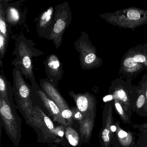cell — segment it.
Returning <instances> with one entry per match:
<instances>
[{"instance_id": "obj_1", "label": "cell", "mask_w": 147, "mask_h": 147, "mask_svg": "<svg viewBox=\"0 0 147 147\" xmlns=\"http://www.w3.org/2000/svg\"><path fill=\"white\" fill-rule=\"evenodd\" d=\"M15 45L14 54L16 57L12 62V65L19 67L22 75L26 79L29 80L35 91L38 86L33 71V58L42 54V53L35 49L33 41L27 39L23 34H20L16 38Z\"/></svg>"}, {"instance_id": "obj_2", "label": "cell", "mask_w": 147, "mask_h": 147, "mask_svg": "<svg viewBox=\"0 0 147 147\" xmlns=\"http://www.w3.org/2000/svg\"><path fill=\"white\" fill-rule=\"evenodd\" d=\"M13 78L16 106L24 117L26 123L30 126L34 107L31 99V89L24 80L20 69L17 66H15L13 69Z\"/></svg>"}, {"instance_id": "obj_3", "label": "cell", "mask_w": 147, "mask_h": 147, "mask_svg": "<svg viewBox=\"0 0 147 147\" xmlns=\"http://www.w3.org/2000/svg\"><path fill=\"white\" fill-rule=\"evenodd\" d=\"M99 16L108 23L121 27L133 28L147 23V10L136 7H129Z\"/></svg>"}, {"instance_id": "obj_4", "label": "cell", "mask_w": 147, "mask_h": 147, "mask_svg": "<svg viewBox=\"0 0 147 147\" xmlns=\"http://www.w3.org/2000/svg\"><path fill=\"white\" fill-rule=\"evenodd\" d=\"M16 106H13L0 96L1 124L14 147H19L22 137L21 119Z\"/></svg>"}, {"instance_id": "obj_5", "label": "cell", "mask_w": 147, "mask_h": 147, "mask_svg": "<svg viewBox=\"0 0 147 147\" xmlns=\"http://www.w3.org/2000/svg\"><path fill=\"white\" fill-rule=\"evenodd\" d=\"M38 134V142L51 144L58 142L55 134V127L48 117L39 106H34L32 122L30 126Z\"/></svg>"}, {"instance_id": "obj_6", "label": "cell", "mask_w": 147, "mask_h": 147, "mask_svg": "<svg viewBox=\"0 0 147 147\" xmlns=\"http://www.w3.org/2000/svg\"><path fill=\"white\" fill-rule=\"evenodd\" d=\"M72 20V13L68 2L64 1L55 6L50 40L53 41L57 49L62 44L63 34Z\"/></svg>"}, {"instance_id": "obj_7", "label": "cell", "mask_w": 147, "mask_h": 147, "mask_svg": "<svg viewBox=\"0 0 147 147\" xmlns=\"http://www.w3.org/2000/svg\"><path fill=\"white\" fill-rule=\"evenodd\" d=\"M24 2V0H21L9 3L6 0H0V5L5 12L9 32L11 27L22 25L25 22L27 10L23 8Z\"/></svg>"}, {"instance_id": "obj_8", "label": "cell", "mask_w": 147, "mask_h": 147, "mask_svg": "<svg viewBox=\"0 0 147 147\" xmlns=\"http://www.w3.org/2000/svg\"><path fill=\"white\" fill-rule=\"evenodd\" d=\"M88 35L85 32H82L79 38L74 43L77 51L79 54L80 65L82 68H89L96 59V56L92 52H89Z\"/></svg>"}, {"instance_id": "obj_9", "label": "cell", "mask_w": 147, "mask_h": 147, "mask_svg": "<svg viewBox=\"0 0 147 147\" xmlns=\"http://www.w3.org/2000/svg\"><path fill=\"white\" fill-rule=\"evenodd\" d=\"M54 13V8L51 6L43 11L35 20L37 33L40 37L50 40L53 24Z\"/></svg>"}, {"instance_id": "obj_10", "label": "cell", "mask_w": 147, "mask_h": 147, "mask_svg": "<svg viewBox=\"0 0 147 147\" xmlns=\"http://www.w3.org/2000/svg\"><path fill=\"white\" fill-rule=\"evenodd\" d=\"M45 66L47 79L57 87L63 77V64L57 56L51 54L47 57L45 62Z\"/></svg>"}, {"instance_id": "obj_11", "label": "cell", "mask_w": 147, "mask_h": 147, "mask_svg": "<svg viewBox=\"0 0 147 147\" xmlns=\"http://www.w3.org/2000/svg\"><path fill=\"white\" fill-rule=\"evenodd\" d=\"M35 92L39 96L43 105L47 110L49 115L52 117L54 121L60 125H64L65 127L67 126L66 122L61 115L59 108L55 102L47 96L39 86Z\"/></svg>"}, {"instance_id": "obj_12", "label": "cell", "mask_w": 147, "mask_h": 147, "mask_svg": "<svg viewBox=\"0 0 147 147\" xmlns=\"http://www.w3.org/2000/svg\"><path fill=\"white\" fill-rule=\"evenodd\" d=\"M41 89L46 94L47 96L52 100L58 105L60 111L70 107L61 94L49 80L41 79L40 81Z\"/></svg>"}, {"instance_id": "obj_13", "label": "cell", "mask_w": 147, "mask_h": 147, "mask_svg": "<svg viewBox=\"0 0 147 147\" xmlns=\"http://www.w3.org/2000/svg\"><path fill=\"white\" fill-rule=\"evenodd\" d=\"M69 93L74 100L77 108L85 116L93 115V101L88 93L76 94L73 90L70 91Z\"/></svg>"}, {"instance_id": "obj_14", "label": "cell", "mask_w": 147, "mask_h": 147, "mask_svg": "<svg viewBox=\"0 0 147 147\" xmlns=\"http://www.w3.org/2000/svg\"><path fill=\"white\" fill-rule=\"evenodd\" d=\"M79 132L81 141L89 143L94 125L93 115L86 116L83 120L79 123Z\"/></svg>"}, {"instance_id": "obj_15", "label": "cell", "mask_w": 147, "mask_h": 147, "mask_svg": "<svg viewBox=\"0 0 147 147\" xmlns=\"http://www.w3.org/2000/svg\"><path fill=\"white\" fill-rule=\"evenodd\" d=\"M0 96L13 106H16L13 87L1 70L0 75Z\"/></svg>"}, {"instance_id": "obj_16", "label": "cell", "mask_w": 147, "mask_h": 147, "mask_svg": "<svg viewBox=\"0 0 147 147\" xmlns=\"http://www.w3.org/2000/svg\"><path fill=\"white\" fill-rule=\"evenodd\" d=\"M65 136L69 144L73 147L79 146L81 141L80 135L72 126H66L65 128Z\"/></svg>"}, {"instance_id": "obj_17", "label": "cell", "mask_w": 147, "mask_h": 147, "mask_svg": "<svg viewBox=\"0 0 147 147\" xmlns=\"http://www.w3.org/2000/svg\"><path fill=\"white\" fill-rule=\"evenodd\" d=\"M117 135L120 144L124 147L130 146L133 142V136L129 132L124 131L119 126L117 127Z\"/></svg>"}, {"instance_id": "obj_18", "label": "cell", "mask_w": 147, "mask_h": 147, "mask_svg": "<svg viewBox=\"0 0 147 147\" xmlns=\"http://www.w3.org/2000/svg\"><path fill=\"white\" fill-rule=\"evenodd\" d=\"M9 32L7 23L5 18V12L2 7L0 5V33L3 34L8 41Z\"/></svg>"}, {"instance_id": "obj_19", "label": "cell", "mask_w": 147, "mask_h": 147, "mask_svg": "<svg viewBox=\"0 0 147 147\" xmlns=\"http://www.w3.org/2000/svg\"><path fill=\"white\" fill-rule=\"evenodd\" d=\"M8 41L7 40L3 34L0 33V58L1 59L4 57L6 52Z\"/></svg>"}, {"instance_id": "obj_20", "label": "cell", "mask_w": 147, "mask_h": 147, "mask_svg": "<svg viewBox=\"0 0 147 147\" xmlns=\"http://www.w3.org/2000/svg\"><path fill=\"white\" fill-rule=\"evenodd\" d=\"M71 109L72 112L73 120L77 121L79 123L83 120L85 116L77 108V107H72L71 108Z\"/></svg>"}, {"instance_id": "obj_21", "label": "cell", "mask_w": 147, "mask_h": 147, "mask_svg": "<svg viewBox=\"0 0 147 147\" xmlns=\"http://www.w3.org/2000/svg\"><path fill=\"white\" fill-rule=\"evenodd\" d=\"M65 126L60 125L55 127V131L56 136L59 142L62 141L65 135Z\"/></svg>"}, {"instance_id": "obj_22", "label": "cell", "mask_w": 147, "mask_h": 147, "mask_svg": "<svg viewBox=\"0 0 147 147\" xmlns=\"http://www.w3.org/2000/svg\"><path fill=\"white\" fill-rule=\"evenodd\" d=\"M137 63H138L134 61L133 58L130 57L125 59L124 62V65L126 67L132 68L136 66Z\"/></svg>"}, {"instance_id": "obj_23", "label": "cell", "mask_w": 147, "mask_h": 147, "mask_svg": "<svg viewBox=\"0 0 147 147\" xmlns=\"http://www.w3.org/2000/svg\"><path fill=\"white\" fill-rule=\"evenodd\" d=\"M145 98L144 95H142L139 97L137 101V106L138 108H141L143 106L145 103Z\"/></svg>"}, {"instance_id": "obj_24", "label": "cell", "mask_w": 147, "mask_h": 147, "mask_svg": "<svg viewBox=\"0 0 147 147\" xmlns=\"http://www.w3.org/2000/svg\"><path fill=\"white\" fill-rule=\"evenodd\" d=\"M134 60L137 63H143L146 60V58L142 55H137L133 57Z\"/></svg>"}, {"instance_id": "obj_25", "label": "cell", "mask_w": 147, "mask_h": 147, "mask_svg": "<svg viewBox=\"0 0 147 147\" xmlns=\"http://www.w3.org/2000/svg\"><path fill=\"white\" fill-rule=\"evenodd\" d=\"M117 95L120 99L123 101H125L127 100V96L126 93L123 90H120L117 92Z\"/></svg>"}, {"instance_id": "obj_26", "label": "cell", "mask_w": 147, "mask_h": 147, "mask_svg": "<svg viewBox=\"0 0 147 147\" xmlns=\"http://www.w3.org/2000/svg\"><path fill=\"white\" fill-rule=\"evenodd\" d=\"M115 107L119 114L122 117H123L124 116V111H123V109L121 105L119 103H115Z\"/></svg>"}, {"instance_id": "obj_27", "label": "cell", "mask_w": 147, "mask_h": 147, "mask_svg": "<svg viewBox=\"0 0 147 147\" xmlns=\"http://www.w3.org/2000/svg\"><path fill=\"white\" fill-rule=\"evenodd\" d=\"M113 99V96L111 95H108L104 97L103 98L104 101V102H108V101H110Z\"/></svg>"}, {"instance_id": "obj_28", "label": "cell", "mask_w": 147, "mask_h": 147, "mask_svg": "<svg viewBox=\"0 0 147 147\" xmlns=\"http://www.w3.org/2000/svg\"><path fill=\"white\" fill-rule=\"evenodd\" d=\"M6 1L8 2H9L11 1H12V0H6Z\"/></svg>"}, {"instance_id": "obj_29", "label": "cell", "mask_w": 147, "mask_h": 147, "mask_svg": "<svg viewBox=\"0 0 147 147\" xmlns=\"http://www.w3.org/2000/svg\"><path fill=\"white\" fill-rule=\"evenodd\" d=\"M146 96L147 99V90L146 92Z\"/></svg>"}, {"instance_id": "obj_30", "label": "cell", "mask_w": 147, "mask_h": 147, "mask_svg": "<svg viewBox=\"0 0 147 147\" xmlns=\"http://www.w3.org/2000/svg\"></svg>"}, {"instance_id": "obj_31", "label": "cell", "mask_w": 147, "mask_h": 147, "mask_svg": "<svg viewBox=\"0 0 147 147\" xmlns=\"http://www.w3.org/2000/svg\"></svg>"}]
</instances>
